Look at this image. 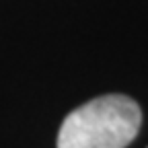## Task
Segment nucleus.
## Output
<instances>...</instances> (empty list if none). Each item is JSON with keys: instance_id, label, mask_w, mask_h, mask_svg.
Listing matches in <instances>:
<instances>
[{"instance_id": "f257e3e1", "label": "nucleus", "mask_w": 148, "mask_h": 148, "mask_svg": "<svg viewBox=\"0 0 148 148\" xmlns=\"http://www.w3.org/2000/svg\"><path fill=\"white\" fill-rule=\"evenodd\" d=\"M142 125V111L125 95L97 97L74 109L60 125L58 148H125Z\"/></svg>"}]
</instances>
